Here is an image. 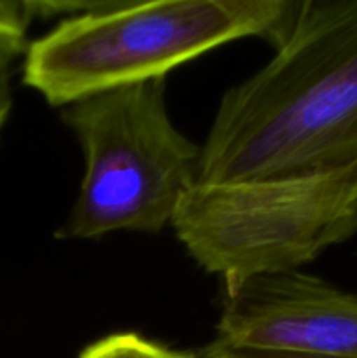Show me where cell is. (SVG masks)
<instances>
[{
  "instance_id": "obj_2",
  "label": "cell",
  "mask_w": 357,
  "mask_h": 358,
  "mask_svg": "<svg viewBox=\"0 0 357 358\" xmlns=\"http://www.w3.org/2000/svg\"><path fill=\"white\" fill-rule=\"evenodd\" d=\"M298 3L287 0H161L91 3L24 52L23 80L49 105L167 77L244 37L282 42Z\"/></svg>"
},
{
  "instance_id": "obj_7",
  "label": "cell",
  "mask_w": 357,
  "mask_h": 358,
  "mask_svg": "<svg viewBox=\"0 0 357 358\" xmlns=\"http://www.w3.org/2000/svg\"><path fill=\"white\" fill-rule=\"evenodd\" d=\"M31 17L30 2L0 0V44L28 45L27 30Z\"/></svg>"
},
{
  "instance_id": "obj_8",
  "label": "cell",
  "mask_w": 357,
  "mask_h": 358,
  "mask_svg": "<svg viewBox=\"0 0 357 358\" xmlns=\"http://www.w3.org/2000/svg\"><path fill=\"white\" fill-rule=\"evenodd\" d=\"M27 48L28 45L0 44V131L6 126L13 107L10 76H13L14 62L27 52Z\"/></svg>"
},
{
  "instance_id": "obj_6",
  "label": "cell",
  "mask_w": 357,
  "mask_h": 358,
  "mask_svg": "<svg viewBox=\"0 0 357 358\" xmlns=\"http://www.w3.org/2000/svg\"><path fill=\"white\" fill-rule=\"evenodd\" d=\"M79 358H196V355L167 348L133 332H119L88 346Z\"/></svg>"
},
{
  "instance_id": "obj_4",
  "label": "cell",
  "mask_w": 357,
  "mask_h": 358,
  "mask_svg": "<svg viewBox=\"0 0 357 358\" xmlns=\"http://www.w3.org/2000/svg\"><path fill=\"white\" fill-rule=\"evenodd\" d=\"M172 226L224 285L300 269L357 233V161L268 180L196 184Z\"/></svg>"
},
{
  "instance_id": "obj_3",
  "label": "cell",
  "mask_w": 357,
  "mask_h": 358,
  "mask_svg": "<svg viewBox=\"0 0 357 358\" xmlns=\"http://www.w3.org/2000/svg\"><path fill=\"white\" fill-rule=\"evenodd\" d=\"M164 91L160 77L66 105L63 119L83 147L86 171L59 238L158 233L172 224L198 184L202 147L175 128Z\"/></svg>"
},
{
  "instance_id": "obj_5",
  "label": "cell",
  "mask_w": 357,
  "mask_h": 358,
  "mask_svg": "<svg viewBox=\"0 0 357 358\" xmlns=\"http://www.w3.org/2000/svg\"><path fill=\"white\" fill-rule=\"evenodd\" d=\"M217 341L237 348L357 358V294L301 269L226 285Z\"/></svg>"
},
{
  "instance_id": "obj_1",
  "label": "cell",
  "mask_w": 357,
  "mask_h": 358,
  "mask_svg": "<svg viewBox=\"0 0 357 358\" xmlns=\"http://www.w3.org/2000/svg\"><path fill=\"white\" fill-rule=\"evenodd\" d=\"M357 161V0L298 3L275 56L223 96L198 184H241Z\"/></svg>"
},
{
  "instance_id": "obj_9",
  "label": "cell",
  "mask_w": 357,
  "mask_h": 358,
  "mask_svg": "<svg viewBox=\"0 0 357 358\" xmlns=\"http://www.w3.org/2000/svg\"><path fill=\"white\" fill-rule=\"evenodd\" d=\"M203 358H328L315 355H301V353L286 352H268V350L237 348V346L224 345L220 341H214L203 350Z\"/></svg>"
}]
</instances>
